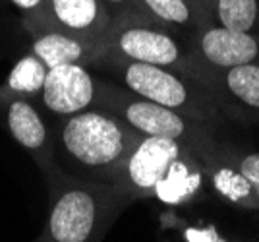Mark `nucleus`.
<instances>
[{"label": "nucleus", "instance_id": "obj_1", "mask_svg": "<svg viewBox=\"0 0 259 242\" xmlns=\"http://www.w3.org/2000/svg\"><path fill=\"white\" fill-rule=\"evenodd\" d=\"M51 209L41 240L95 242L134 201L124 188L107 180L77 176L58 165L47 173Z\"/></svg>", "mask_w": 259, "mask_h": 242}, {"label": "nucleus", "instance_id": "obj_2", "mask_svg": "<svg viewBox=\"0 0 259 242\" xmlns=\"http://www.w3.org/2000/svg\"><path fill=\"white\" fill-rule=\"evenodd\" d=\"M141 138L114 112L95 105L62 118L58 147L68 159V173L118 184L124 161Z\"/></svg>", "mask_w": 259, "mask_h": 242}, {"label": "nucleus", "instance_id": "obj_3", "mask_svg": "<svg viewBox=\"0 0 259 242\" xmlns=\"http://www.w3.org/2000/svg\"><path fill=\"white\" fill-rule=\"evenodd\" d=\"M93 66L114 74L120 84L136 95L176 110L188 118L217 126L225 116L215 97L203 84L174 70L108 55L97 60Z\"/></svg>", "mask_w": 259, "mask_h": 242}, {"label": "nucleus", "instance_id": "obj_4", "mask_svg": "<svg viewBox=\"0 0 259 242\" xmlns=\"http://www.w3.org/2000/svg\"><path fill=\"white\" fill-rule=\"evenodd\" d=\"M97 107L114 112L141 136H161L188 145L199 159L219 145L215 126L188 118L159 103L143 99L118 84L99 79Z\"/></svg>", "mask_w": 259, "mask_h": 242}, {"label": "nucleus", "instance_id": "obj_5", "mask_svg": "<svg viewBox=\"0 0 259 242\" xmlns=\"http://www.w3.org/2000/svg\"><path fill=\"white\" fill-rule=\"evenodd\" d=\"M105 55L174 70L197 82L188 39L147 18H120L105 37ZM101 60V58H99Z\"/></svg>", "mask_w": 259, "mask_h": 242}, {"label": "nucleus", "instance_id": "obj_6", "mask_svg": "<svg viewBox=\"0 0 259 242\" xmlns=\"http://www.w3.org/2000/svg\"><path fill=\"white\" fill-rule=\"evenodd\" d=\"M188 43L199 84L209 70L259 64V33L232 31L215 23H205L188 39Z\"/></svg>", "mask_w": 259, "mask_h": 242}, {"label": "nucleus", "instance_id": "obj_7", "mask_svg": "<svg viewBox=\"0 0 259 242\" xmlns=\"http://www.w3.org/2000/svg\"><path fill=\"white\" fill-rule=\"evenodd\" d=\"M188 145L161 136H143L124 161L118 186L134 199L153 198L166 171Z\"/></svg>", "mask_w": 259, "mask_h": 242}, {"label": "nucleus", "instance_id": "obj_8", "mask_svg": "<svg viewBox=\"0 0 259 242\" xmlns=\"http://www.w3.org/2000/svg\"><path fill=\"white\" fill-rule=\"evenodd\" d=\"M114 22V14L103 0H47L37 18L25 20V27L29 31L53 27L79 37L105 39Z\"/></svg>", "mask_w": 259, "mask_h": 242}, {"label": "nucleus", "instance_id": "obj_9", "mask_svg": "<svg viewBox=\"0 0 259 242\" xmlns=\"http://www.w3.org/2000/svg\"><path fill=\"white\" fill-rule=\"evenodd\" d=\"M201 84L211 91L223 114L244 122L259 120V64L209 70Z\"/></svg>", "mask_w": 259, "mask_h": 242}, {"label": "nucleus", "instance_id": "obj_10", "mask_svg": "<svg viewBox=\"0 0 259 242\" xmlns=\"http://www.w3.org/2000/svg\"><path fill=\"white\" fill-rule=\"evenodd\" d=\"M85 64H60L49 68L41 89V101L51 114L64 118L95 107L99 79Z\"/></svg>", "mask_w": 259, "mask_h": 242}, {"label": "nucleus", "instance_id": "obj_11", "mask_svg": "<svg viewBox=\"0 0 259 242\" xmlns=\"http://www.w3.org/2000/svg\"><path fill=\"white\" fill-rule=\"evenodd\" d=\"M33 35L31 51L39 56L47 68L60 66V64H85L93 66L99 58L105 55V39H89L53 29V27H41L31 29Z\"/></svg>", "mask_w": 259, "mask_h": 242}, {"label": "nucleus", "instance_id": "obj_12", "mask_svg": "<svg viewBox=\"0 0 259 242\" xmlns=\"http://www.w3.org/2000/svg\"><path fill=\"white\" fill-rule=\"evenodd\" d=\"M207 173V184L223 201L242 209H259V198L246 175L236 165L230 145L219 143L199 159Z\"/></svg>", "mask_w": 259, "mask_h": 242}, {"label": "nucleus", "instance_id": "obj_13", "mask_svg": "<svg viewBox=\"0 0 259 242\" xmlns=\"http://www.w3.org/2000/svg\"><path fill=\"white\" fill-rule=\"evenodd\" d=\"M209 192L207 173L199 157L186 147L182 155L166 171L153 198L166 206H186L190 201L203 198Z\"/></svg>", "mask_w": 259, "mask_h": 242}, {"label": "nucleus", "instance_id": "obj_14", "mask_svg": "<svg viewBox=\"0 0 259 242\" xmlns=\"http://www.w3.org/2000/svg\"><path fill=\"white\" fill-rule=\"evenodd\" d=\"M6 124L14 140L37 159V163L45 173L53 169V145L49 140L47 124L39 114V110L29 101L22 97H12L6 107Z\"/></svg>", "mask_w": 259, "mask_h": 242}, {"label": "nucleus", "instance_id": "obj_15", "mask_svg": "<svg viewBox=\"0 0 259 242\" xmlns=\"http://www.w3.org/2000/svg\"><path fill=\"white\" fill-rule=\"evenodd\" d=\"M140 6L149 20L172 29L186 39H190L201 27V22L188 0H140Z\"/></svg>", "mask_w": 259, "mask_h": 242}, {"label": "nucleus", "instance_id": "obj_16", "mask_svg": "<svg viewBox=\"0 0 259 242\" xmlns=\"http://www.w3.org/2000/svg\"><path fill=\"white\" fill-rule=\"evenodd\" d=\"M209 23L259 33V0H209Z\"/></svg>", "mask_w": 259, "mask_h": 242}, {"label": "nucleus", "instance_id": "obj_17", "mask_svg": "<svg viewBox=\"0 0 259 242\" xmlns=\"http://www.w3.org/2000/svg\"><path fill=\"white\" fill-rule=\"evenodd\" d=\"M49 68L45 66V62L35 56L33 53L22 56L14 68H12L10 76L6 79V88L14 95H35L41 93L47 77Z\"/></svg>", "mask_w": 259, "mask_h": 242}, {"label": "nucleus", "instance_id": "obj_18", "mask_svg": "<svg viewBox=\"0 0 259 242\" xmlns=\"http://www.w3.org/2000/svg\"><path fill=\"white\" fill-rule=\"evenodd\" d=\"M230 151H232L236 165L251 182V186L259 198V151H246V149H238L234 145H230Z\"/></svg>", "mask_w": 259, "mask_h": 242}, {"label": "nucleus", "instance_id": "obj_19", "mask_svg": "<svg viewBox=\"0 0 259 242\" xmlns=\"http://www.w3.org/2000/svg\"><path fill=\"white\" fill-rule=\"evenodd\" d=\"M114 18H147L140 6V0H103ZM149 20V18H147Z\"/></svg>", "mask_w": 259, "mask_h": 242}, {"label": "nucleus", "instance_id": "obj_20", "mask_svg": "<svg viewBox=\"0 0 259 242\" xmlns=\"http://www.w3.org/2000/svg\"><path fill=\"white\" fill-rule=\"evenodd\" d=\"M10 2L25 16V20L37 18L47 4V0H10Z\"/></svg>", "mask_w": 259, "mask_h": 242}, {"label": "nucleus", "instance_id": "obj_21", "mask_svg": "<svg viewBox=\"0 0 259 242\" xmlns=\"http://www.w3.org/2000/svg\"><path fill=\"white\" fill-rule=\"evenodd\" d=\"M190 6L194 8V12L197 14L201 25L209 23V0H188Z\"/></svg>", "mask_w": 259, "mask_h": 242}]
</instances>
